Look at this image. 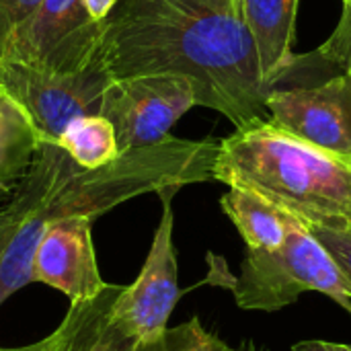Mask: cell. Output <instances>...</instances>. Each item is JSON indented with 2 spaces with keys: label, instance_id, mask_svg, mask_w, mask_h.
Returning <instances> with one entry per match:
<instances>
[{
  "label": "cell",
  "instance_id": "8",
  "mask_svg": "<svg viewBox=\"0 0 351 351\" xmlns=\"http://www.w3.org/2000/svg\"><path fill=\"white\" fill-rule=\"evenodd\" d=\"M177 189H165L158 193L162 202V216L156 226L146 261L132 286H121L119 294L111 302V321L138 341V346H150L158 341L169 329V319L179 300V267L177 251L173 243V206L171 199Z\"/></svg>",
  "mask_w": 351,
  "mask_h": 351
},
{
  "label": "cell",
  "instance_id": "4",
  "mask_svg": "<svg viewBox=\"0 0 351 351\" xmlns=\"http://www.w3.org/2000/svg\"><path fill=\"white\" fill-rule=\"evenodd\" d=\"M230 290L243 311L276 313L306 292H319L351 313L348 282L317 237L294 216L286 243L278 251H247Z\"/></svg>",
  "mask_w": 351,
  "mask_h": 351
},
{
  "label": "cell",
  "instance_id": "3",
  "mask_svg": "<svg viewBox=\"0 0 351 351\" xmlns=\"http://www.w3.org/2000/svg\"><path fill=\"white\" fill-rule=\"evenodd\" d=\"M214 181L261 195L308 230L351 228V158L308 144L269 119L220 140Z\"/></svg>",
  "mask_w": 351,
  "mask_h": 351
},
{
  "label": "cell",
  "instance_id": "10",
  "mask_svg": "<svg viewBox=\"0 0 351 351\" xmlns=\"http://www.w3.org/2000/svg\"><path fill=\"white\" fill-rule=\"evenodd\" d=\"M33 282L62 292L70 304L95 300L103 282L93 245V220L66 218L49 224L33 257Z\"/></svg>",
  "mask_w": 351,
  "mask_h": 351
},
{
  "label": "cell",
  "instance_id": "9",
  "mask_svg": "<svg viewBox=\"0 0 351 351\" xmlns=\"http://www.w3.org/2000/svg\"><path fill=\"white\" fill-rule=\"evenodd\" d=\"M269 121L337 156L351 158V74L319 84H276L265 97Z\"/></svg>",
  "mask_w": 351,
  "mask_h": 351
},
{
  "label": "cell",
  "instance_id": "14",
  "mask_svg": "<svg viewBox=\"0 0 351 351\" xmlns=\"http://www.w3.org/2000/svg\"><path fill=\"white\" fill-rule=\"evenodd\" d=\"M121 286H107L95 300L80 302V319L68 351H136L138 341L109 317L111 302Z\"/></svg>",
  "mask_w": 351,
  "mask_h": 351
},
{
  "label": "cell",
  "instance_id": "18",
  "mask_svg": "<svg viewBox=\"0 0 351 351\" xmlns=\"http://www.w3.org/2000/svg\"><path fill=\"white\" fill-rule=\"evenodd\" d=\"M78 319H80V304H70L62 323L47 337L29 346H21V348H0V351H68Z\"/></svg>",
  "mask_w": 351,
  "mask_h": 351
},
{
  "label": "cell",
  "instance_id": "6",
  "mask_svg": "<svg viewBox=\"0 0 351 351\" xmlns=\"http://www.w3.org/2000/svg\"><path fill=\"white\" fill-rule=\"evenodd\" d=\"M113 78L99 56L72 74L39 72L21 64H0V86L29 113L41 142H60L66 125L82 115H99L105 88Z\"/></svg>",
  "mask_w": 351,
  "mask_h": 351
},
{
  "label": "cell",
  "instance_id": "21",
  "mask_svg": "<svg viewBox=\"0 0 351 351\" xmlns=\"http://www.w3.org/2000/svg\"><path fill=\"white\" fill-rule=\"evenodd\" d=\"M6 197L8 193H0V261L23 218V206L19 204V199L12 193H10V199Z\"/></svg>",
  "mask_w": 351,
  "mask_h": 351
},
{
  "label": "cell",
  "instance_id": "22",
  "mask_svg": "<svg viewBox=\"0 0 351 351\" xmlns=\"http://www.w3.org/2000/svg\"><path fill=\"white\" fill-rule=\"evenodd\" d=\"M117 4H119V0H84L88 14L99 23H105Z\"/></svg>",
  "mask_w": 351,
  "mask_h": 351
},
{
  "label": "cell",
  "instance_id": "23",
  "mask_svg": "<svg viewBox=\"0 0 351 351\" xmlns=\"http://www.w3.org/2000/svg\"><path fill=\"white\" fill-rule=\"evenodd\" d=\"M292 351H351L348 343H335V341H325V339H308L296 343Z\"/></svg>",
  "mask_w": 351,
  "mask_h": 351
},
{
  "label": "cell",
  "instance_id": "5",
  "mask_svg": "<svg viewBox=\"0 0 351 351\" xmlns=\"http://www.w3.org/2000/svg\"><path fill=\"white\" fill-rule=\"evenodd\" d=\"M105 23L95 21L84 0H43L8 37L2 62L39 72L72 74L97 56Z\"/></svg>",
  "mask_w": 351,
  "mask_h": 351
},
{
  "label": "cell",
  "instance_id": "19",
  "mask_svg": "<svg viewBox=\"0 0 351 351\" xmlns=\"http://www.w3.org/2000/svg\"><path fill=\"white\" fill-rule=\"evenodd\" d=\"M311 232L339 265L351 294V228H313Z\"/></svg>",
  "mask_w": 351,
  "mask_h": 351
},
{
  "label": "cell",
  "instance_id": "16",
  "mask_svg": "<svg viewBox=\"0 0 351 351\" xmlns=\"http://www.w3.org/2000/svg\"><path fill=\"white\" fill-rule=\"evenodd\" d=\"M136 351H237L220 337L210 333L197 317L187 323H181L173 329H167L165 335L150 343L138 346Z\"/></svg>",
  "mask_w": 351,
  "mask_h": 351
},
{
  "label": "cell",
  "instance_id": "13",
  "mask_svg": "<svg viewBox=\"0 0 351 351\" xmlns=\"http://www.w3.org/2000/svg\"><path fill=\"white\" fill-rule=\"evenodd\" d=\"M41 138L29 113L0 86V193H12L29 173Z\"/></svg>",
  "mask_w": 351,
  "mask_h": 351
},
{
  "label": "cell",
  "instance_id": "12",
  "mask_svg": "<svg viewBox=\"0 0 351 351\" xmlns=\"http://www.w3.org/2000/svg\"><path fill=\"white\" fill-rule=\"evenodd\" d=\"M220 206L241 232L247 251H278L286 243L290 214L261 195L249 189L230 187L222 195Z\"/></svg>",
  "mask_w": 351,
  "mask_h": 351
},
{
  "label": "cell",
  "instance_id": "25",
  "mask_svg": "<svg viewBox=\"0 0 351 351\" xmlns=\"http://www.w3.org/2000/svg\"><path fill=\"white\" fill-rule=\"evenodd\" d=\"M237 351H265L263 348H259L255 341H251V339H247V341H243L241 346H239V350Z\"/></svg>",
  "mask_w": 351,
  "mask_h": 351
},
{
  "label": "cell",
  "instance_id": "1",
  "mask_svg": "<svg viewBox=\"0 0 351 351\" xmlns=\"http://www.w3.org/2000/svg\"><path fill=\"white\" fill-rule=\"evenodd\" d=\"M99 60L111 78L187 76L197 105L222 113L237 130L269 119L271 84L245 21L199 0H119L105 21Z\"/></svg>",
  "mask_w": 351,
  "mask_h": 351
},
{
  "label": "cell",
  "instance_id": "17",
  "mask_svg": "<svg viewBox=\"0 0 351 351\" xmlns=\"http://www.w3.org/2000/svg\"><path fill=\"white\" fill-rule=\"evenodd\" d=\"M319 58L337 70L351 74V6H343V14L333 35L317 49Z\"/></svg>",
  "mask_w": 351,
  "mask_h": 351
},
{
  "label": "cell",
  "instance_id": "2",
  "mask_svg": "<svg viewBox=\"0 0 351 351\" xmlns=\"http://www.w3.org/2000/svg\"><path fill=\"white\" fill-rule=\"evenodd\" d=\"M218 150V140L167 136L119 152L103 167L82 169L60 144L41 142L29 173L12 191L23 218L0 261V304L33 282V257L49 224L66 218L95 220L144 193L214 181Z\"/></svg>",
  "mask_w": 351,
  "mask_h": 351
},
{
  "label": "cell",
  "instance_id": "24",
  "mask_svg": "<svg viewBox=\"0 0 351 351\" xmlns=\"http://www.w3.org/2000/svg\"><path fill=\"white\" fill-rule=\"evenodd\" d=\"M212 8H218V10H224V12H234V14H241L239 10V0H199Z\"/></svg>",
  "mask_w": 351,
  "mask_h": 351
},
{
  "label": "cell",
  "instance_id": "7",
  "mask_svg": "<svg viewBox=\"0 0 351 351\" xmlns=\"http://www.w3.org/2000/svg\"><path fill=\"white\" fill-rule=\"evenodd\" d=\"M195 105L197 88L187 76L144 74L113 78L99 115L113 123L119 152H125L165 140L179 117Z\"/></svg>",
  "mask_w": 351,
  "mask_h": 351
},
{
  "label": "cell",
  "instance_id": "11",
  "mask_svg": "<svg viewBox=\"0 0 351 351\" xmlns=\"http://www.w3.org/2000/svg\"><path fill=\"white\" fill-rule=\"evenodd\" d=\"M298 2L300 0H239L241 19L255 41L263 78L271 88L296 58L292 53V41Z\"/></svg>",
  "mask_w": 351,
  "mask_h": 351
},
{
  "label": "cell",
  "instance_id": "20",
  "mask_svg": "<svg viewBox=\"0 0 351 351\" xmlns=\"http://www.w3.org/2000/svg\"><path fill=\"white\" fill-rule=\"evenodd\" d=\"M43 0H0V60L12 31L29 19Z\"/></svg>",
  "mask_w": 351,
  "mask_h": 351
},
{
  "label": "cell",
  "instance_id": "26",
  "mask_svg": "<svg viewBox=\"0 0 351 351\" xmlns=\"http://www.w3.org/2000/svg\"><path fill=\"white\" fill-rule=\"evenodd\" d=\"M343 6H351V0H343Z\"/></svg>",
  "mask_w": 351,
  "mask_h": 351
},
{
  "label": "cell",
  "instance_id": "15",
  "mask_svg": "<svg viewBox=\"0 0 351 351\" xmlns=\"http://www.w3.org/2000/svg\"><path fill=\"white\" fill-rule=\"evenodd\" d=\"M82 169H97L119 156L113 123L103 115H82L72 119L58 142Z\"/></svg>",
  "mask_w": 351,
  "mask_h": 351
}]
</instances>
